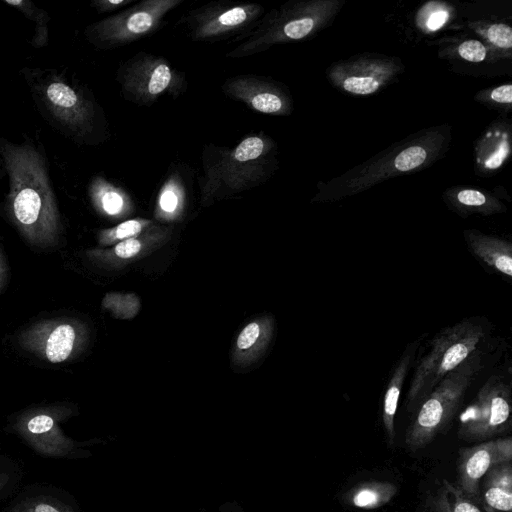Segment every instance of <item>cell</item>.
I'll list each match as a JSON object with an SVG mask.
<instances>
[{
  "label": "cell",
  "mask_w": 512,
  "mask_h": 512,
  "mask_svg": "<svg viewBox=\"0 0 512 512\" xmlns=\"http://www.w3.org/2000/svg\"><path fill=\"white\" fill-rule=\"evenodd\" d=\"M0 148L9 179L5 199L9 219L30 244L55 245L62 222L43 151L31 142L15 144L2 138Z\"/></svg>",
  "instance_id": "cell-1"
},
{
  "label": "cell",
  "mask_w": 512,
  "mask_h": 512,
  "mask_svg": "<svg viewBox=\"0 0 512 512\" xmlns=\"http://www.w3.org/2000/svg\"><path fill=\"white\" fill-rule=\"evenodd\" d=\"M450 142L447 124L422 129L343 175L319 183L313 201H338L390 178L425 169L444 155Z\"/></svg>",
  "instance_id": "cell-2"
},
{
  "label": "cell",
  "mask_w": 512,
  "mask_h": 512,
  "mask_svg": "<svg viewBox=\"0 0 512 512\" xmlns=\"http://www.w3.org/2000/svg\"><path fill=\"white\" fill-rule=\"evenodd\" d=\"M32 98L43 118L63 136L88 143L96 128V105L77 81L55 69L24 70Z\"/></svg>",
  "instance_id": "cell-3"
},
{
  "label": "cell",
  "mask_w": 512,
  "mask_h": 512,
  "mask_svg": "<svg viewBox=\"0 0 512 512\" xmlns=\"http://www.w3.org/2000/svg\"><path fill=\"white\" fill-rule=\"evenodd\" d=\"M485 332L480 321L468 318L437 333L412 376L406 396L407 410L417 407L445 376L478 351Z\"/></svg>",
  "instance_id": "cell-4"
},
{
  "label": "cell",
  "mask_w": 512,
  "mask_h": 512,
  "mask_svg": "<svg viewBox=\"0 0 512 512\" xmlns=\"http://www.w3.org/2000/svg\"><path fill=\"white\" fill-rule=\"evenodd\" d=\"M481 368L482 353L478 350L423 398L405 434L407 449L418 451L426 447L448 427Z\"/></svg>",
  "instance_id": "cell-5"
},
{
  "label": "cell",
  "mask_w": 512,
  "mask_h": 512,
  "mask_svg": "<svg viewBox=\"0 0 512 512\" xmlns=\"http://www.w3.org/2000/svg\"><path fill=\"white\" fill-rule=\"evenodd\" d=\"M344 3L343 0H308L286 4L230 55L248 56L274 44L308 39L328 27Z\"/></svg>",
  "instance_id": "cell-6"
},
{
  "label": "cell",
  "mask_w": 512,
  "mask_h": 512,
  "mask_svg": "<svg viewBox=\"0 0 512 512\" xmlns=\"http://www.w3.org/2000/svg\"><path fill=\"white\" fill-rule=\"evenodd\" d=\"M511 386L493 375L459 415L458 437L466 442H482L511 427Z\"/></svg>",
  "instance_id": "cell-7"
},
{
  "label": "cell",
  "mask_w": 512,
  "mask_h": 512,
  "mask_svg": "<svg viewBox=\"0 0 512 512\" xmlns=\"http://www.w3.org/2000/svg\"><path fill=\"white\" fill-rule=\"evenodd\" d=\"M181 0H146L87 26L85 35L94 46L107 49L135 41L155 31L168 11Z\"/></svg>",
  "instance_id": "cell-8"
},
{
  "label": "cell",
  "mask_w": 512,
  "mask_h": 512,
  "mask_svg": "<svg viewBox=\"0 0 512 512\" xmlns=\"http://www.w3.org/2000/svg\"><path fill=\"white\" fill-rule=\"evenodd\" d=\"M404 69L400 59L365 53L334 62L326 70L329 82L352 96H369L391 83Z\"/></svg>",
  "instance_id": "cell-9"
},
{
  "label": "cell",
  "mask_w": 512,
  "mask_h": 512,
  "mask_svg": "<svg viewBox=\"0 0 512 512\" xmlns=\"http://www.w3.org/2000/svg\"><path fill=\"white\" fill-rule=\"evenodd\" d=\"M512 461V438L499 437L479 442L459 451L455 485L466 495L480 501L482 477L501 463Z\"/></svg>",
  "instance_id": "cell-10"
},
{
  "label": "cell",
  "mask_w": 512,
  "mask_h": 512,
  "mask_svg": "<svg viewBox=\"0 0 512 512\" xmlns=\"http://www.w3.org/2000/svg\"><path fill=\"white\" fill-rule=\"evenodd\" d=\"M78 339V330L73 323L64 319H53L28 328L22 333L20 343L46 361L57 364L71 357Z\"/></svg>",
  "instance_id": "cell-11"
},
{
  "label": "cell",
  "mask_w": 512,
  "mask_h": 512,
  "mask_svg": "<svg viewBox=\"0 0 512 512\" xmlns=\"http://www.w3.org/2000/svg\"><path fill=\"white\" fill-rule=\"evenodd\" d=\"M225 92L253 110L270 115H287L292 111L289 95L277 85L249 76L226 81Z\"/></svg>",
  "instance_id": "cell-12"
},
{
  "label": "cell",
  "mask_w": 512,
  "mask_h": 512,
  "mask_svg": "<svg viewBox=\"0 0 512 512\" xmlns=\"http://www.w3.org/2000/svg\"><path fill=\"white\" fill-rule=\"evenodd\" d=\"M121 82L126 93L149 102L169 89L173 72L163 59L146 56L127 66Z\"/></svg>",
  "instance_id": "cell-13"
},
{
  "label": "cell",
  "mask_w": 512,
  "mask_h": 512,
  "mask_svg": "<svg viewBox=\"0 0 512 512\" xmlns=\"http://www.w3.org/2000/svg\"><path fill=\"white\" fill-rule=\"evenodd\" d=\"M512 125L510 119L493 121L474 146L475 171L479 176L493 175L511 156Z\"/></svg>",
  "instance_id": "cell-14"
},
{
  "label": "cell",
  "mask_w": 512,
  "mask_h": 512,
  "mask_svg": "<svg viewBox=\"0 0 512 512\" xmlns=\"http://www.w3.org/2000/svg\"><path fill=\"white\" fill-rule=\"evenodd\" d=\"M263 10L256 4L213 8L196 17L192 35L197 40L216 38L252 22Z\"/></svg>",
  "instance_id": "cell-15"
},
{
  "label": "cell",
  "mask_w": 512,
  "mask_h": 512,
  "mask_svg": "<svg viewBox=\"0 0 512 512\" xmlns=\"http://www.w3.org/2000/svg\"><path fill=\"white\" fill-rule=\"evenodd\" d=\"M267 151L268 144L262 137L249 136L220 162L215 175L222 176L227 185L238 187L244 176L250 177L254 169L260 168V160Z\"/></svg>",
  "instance_id": "cell-16"
},
{
  "label": "cell",
  "mask_w": 512,
  "mask_h": 512,
  "mask_svg": "<svg viewBox=\"0 0 512 512\" xmlns=\"http://www.w3.org/2000/svg\"><path fill=\"white\" fill-rule=\"evenodd\" d=\"M471 254L485 267L504 277H512V243L508 240L467 229L463 232Z\"/></svg>",
  "instance_id": "cell-17"
},
{
  "label": "cell",
  "mask_w": 512,
  "mask_h": 512,
  "mask_svg": "<svg viewBox=\"0 0 512 512\" xmlns=\"http://www.w3.org/2000/svg\"><path fill=\"white\" fill-rule=\"evenodd\" d=\"M420 342L421 339H417L407 346L393 366L385 386L382 401V425L390 446H394L396 438L395 416L400 394Z\"/></svg>",
  "instance_id": "cell-18"
},
{
  "label": "cell",
  "mask_w": 512,
  "mask_h": 512,
  "mask_svg": "<svg viewBox=\"0 0 512 512\" xmlns=\"http://www.w3.org/2000/svg\"><path fill=\"white\" fill-rule=\"evenodd\" d=\"M447 207L466 218L471 215L491 216L506 211V206L493 194L481 189L454 186L443 193Z\"/></svg>",
  "instance_id": "cell-19"
},
{
  "label": "cell",
  "mask_w": 512,
  "mask_h": 512,
  "mask_svg": "<svg viewBox=\"0 0 512 512\" xmlns=\"http://www.w3.org/2000/svg\"><path fill=\"white\" fill-rule=\"evenodd\" d=\"M480 502L489 512H511L512 462L493 466L479 485Z\"/></svg>",
  "instance_id": "cell-20"
},
{
  "label": "cell",
  "mask_w": 512,
  "mask_h": 512,
  "mask_svg": "<svg viewBox=\"0 0 512 512\" xmlns=\"http://www.w3.org/2000/svg\"><path fill=\"white\" fill-rule=\"evenodd\" d=\"M424 512H489L483 504L443 479L427 497Z\"/></svg>",
  "instance_id": "cell-21"
},
{
  "label": "cell",
  "mask_w": 512,
  "mask_h": 512,
  "mask_svg": "<svg viewBox=\"0 0 512 512\" xmlns=\"http://www.w3.org/2000/svg\"><path fill=\"white\" fill-rule=\"evenodd\" d=\"M397 486L386 481H371L356 485L344 496L352 507L372 510L388 504L397 493Z\"/></svg>",
  "instance_id": "cell-22"
},
{
  "label": "cell",
  "mask_w": 512,
  "mask_h": 512,
  "mask_svg": "<svg viewBox=\"0 0 512 512\" xmlns=\"http://www.w3.org/2000/svg\"><path fill=\"white\" fill-rule=\"evenodd\" d=\"M89 196L91 202L99 211L110 216L123 212L128 200L122 189L101 176H96L91 180Z\"/></svg>",
  "instance_id": "cell-23"
},
{
  "label": "cell",
  "mask_w": 512,
  "mask_h": 512,
  "mask_svg": "<svg viewBox=\"0 0 512 512\" xmlns=\"http://www.w3.org/2000/svg\"><path fill=\"white\" fill-rule=\"evenodd\" d=\"M469 27L478 34L492 56L510 58L512 55V29L503 22H472Z\"/></svg>",
  "instance_id": "cell-24"
},
{
  "label": "cell",
  "mask_w": 512,
  "mask_h": 512,
  "mask_svg": "<svg viewBox=\"0 0 512 512\" xmlns=\"http://www.w3.org/2000/svg\"><path fill=\"white\" fill-rule=\"evenodd\" d=\"M4 3L20 11L26 18L35 23L34 35L31 44L36 48H42L48 43L49 14L29 0H4Z\"/></svg>",
  "instance_id": "cell-25"
},
{
  "label": "cell",
  "mask_w": 512,
  "mask_h": 512,
  "mask_svg": "<svg viewBox=\"0 0 512 512\" xmlns=\"http://www.w3.org/2000/svg\"><path fill=\"white\" fill-rule=\"evenodd\" d=\"M450 19L447 4L431 1L426 3L416 15V24L424 32H434L442 28Z\"/></svg>",
  "instance_id": "cell-26"
},
{
  "label": "cell",
  "mask_w": 512,
  "mask_h": 512,
  "mask_svg": "<svg viewBox=\"0 0 512 512\" xmlns=\"http://www.w3.org/2000/svg\"><path fill=\"white\" fill-rule=\"evenodd\" d=\"M475 100L489 108L508 113L512 106V85L507 83L482 89L475 94Z\"/></svg>",
  "instance_id": "cell-27"
},
{
  "label": "cell",
  "mask_w": 512,
  "mask_h": 512,
  "mask_svg": "<svg viewBox=\"0 0 512 512\" xmlns=\"http://www.w3.org/2000/svg\"><path fill=\"white\" fill-rule=\"evenodd\" d=\"M184 197L183 186L176 176H171L162 186L158 206L165 214H173L181 206Z\"/></svg>",
  "instance_id": "cell-28"
},
{
  "label": "cell",
  "mask_w": 512,
  "mask_h": 512,
  "mask_svg": "<svg viewBox=\"0 0 512 512\" xmlns=\"http://www.w3.org/2000/svg\"><path fill=\"white\" fill-rule=\"evenodd\" d=\"M452 53L467 62L481 63L489 56V49L481 40L467 39L460 42Z\"/></svg>",
  "instance_id": "cell-29"
},
{
  "label": "cell",
  "mask_w": 512,
  "mask_h": 512,
  "mask_svg": "<svg viewBox=\"0 0 512 512\" xmlns=\"http://www.w3.org/2000/svg\"><path fill=\"white\" fill-rule=\"evenodd\" d=\"M143 222L141 220H127L113 229L103 232V239H129L141 232Z\"/></svg>",
  "instance_id": "cell-30"
},
{
  "label": "cell",
  "mask_w": 512,
  "mask_h": 512,
  "mask_svg": "<svg viewBox=\"0 0 512 512\" xmlns=\"http://www.w3.org/2000/svg\"><path fill=\"white\" fill-rule=\"evenodd\" d=\"M260 335V327L257 323L248 324L237 339V346L241 350L250 348Z\"/></svg>",
  "instance_id": "cell-31"
},
{
  "label": "cell",
  "mask_w": 512,
  "mask_h": 512,
  "mask_svg": "<svg viewBox=\"0 0 512 512\" xmlns=\"http://www.w3.org/2000/svg\"><path fill=\"white\" fill-rule=\"evenodd\" d=\"M53 425L54 420L50 416L42 414L31 418L27 428L31 433L40 434L50 431Z\"/></svg>",
  "instance_id": "cell-32"
},
{
  "label": "cell",
  "mask_w": 512,
  "mask_h": 512,
  "mask_svg": "<svg viewBox=\"0 0 512 512\" xmlns=\"http://www.w3.org/2000/svg\"><path fill=\"white\" fill-rule=\"evenodd\" d=\"M141 249V243L133 238L125 239L115 246V254L120 258H130Z\"/></svg>",
  "instance_id": "cell-33"
},
{
  "label": "cell",
  "mask_w": 512,
  "mask_h": 512,
  "mask_svg": "<svg viewBox=\"0 0 512 512\" xmlns=\"http://www.w3.org/2000/svg\"><path fill=\"white\" fill-rule=\"evenodd\" d=\"M130 0H94L92 6L98 12H107L128 4Z\"/></svg>",
  "instance_id": "cell-34"
},
{
  "label": "cell",
  "mask_w": 512,
  "mask_h": 512,
  "mask_svg": "<svg viewBox=\"0 0 512 512\" xmlns=\"http://www.w3.org/2000/svg\"><path fill=\"white\" fill-rule=\"evenodd\" d=\"M7 276V264L2 251L0 250V287Z\"/></svg>",
  "instance_id": "cell-35"
},
{
  "label": "cell",
  "mask_w": 512,
  "mask_h": 512,
  "mask_svg": "<svg viewBox=\"0 0 512 512\" xmlns=\"http://www.w3.org/2000/svg\"><path fill=\"white\" fill-rule=\"evenodd\" d=\"M34 512H59V511L55 507H53L49 504L41 503L35 507Z\"/></svg>",
  "instance_id": "cell-36"
},
{
  "label": "cell",
  "mask_w": 512,
  "mask_h": 512,
  "mask_svg": "<svg viewBox=\"0 0 512 512\" xmlns=\"http://www.w3.org/2000/svg\"><path fill=\"white\" fill-rule=\"evenodd\" d=\"M4 170H5V167H4V162H3V158H2V154H1V148H0V180H1L2 176H3V171Z\"/></svg>",
  "instance_id": "cell-37"
}]
</instances>
